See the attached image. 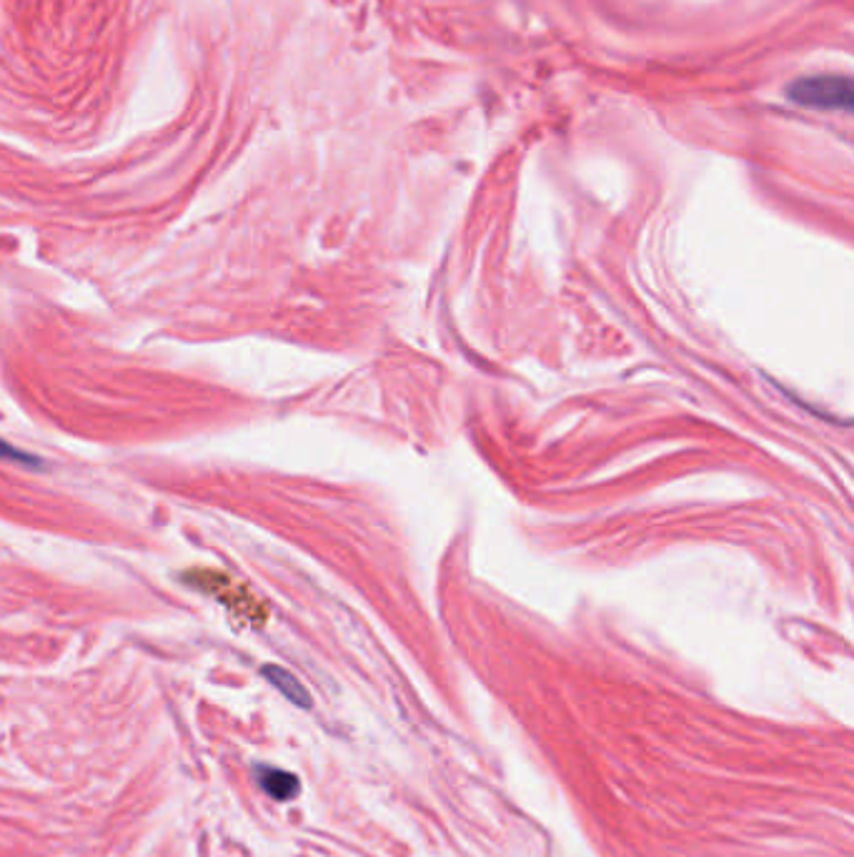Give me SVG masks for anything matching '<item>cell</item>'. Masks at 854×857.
<instances>
[{
    "label": "cell",
    "instance_id": "1",
    "mask_svg": "<svg viewBox=\"0 0 854 857\" xmlns=\"http://www.w3.org/2000/svg\"><path fill=\"white\" fill-rule=\"evenodd\" d=\"M790 98L794 103L807 108H852V81L847 76H815L802 78L790 88Z\"/></svg>",
    "mask_w": 854,
    "mask_h": 857
},
{
    "label": "cell",
    "instance_id": "2",
    "mask_svg": "<svg viewBox=\"0 0 854 857\" xmlns=\"http://www.w3.org/2000/svg\"><path fill=\"white\" fill-rule=\"evenodd\" d=\"M256 778H259V785H261L263 793L271 795L273 800H281V803L294 800V797L298 795V789H301L296 775H292V772H286V770H279V768H269V764H263V768L259 764V768H256Z\"/></svg>",
    "mask_w": 854,
    "mask_h": 857
},
{
    "label": "cell",
    "instance_id": "3",
    "mask_svg": "<svg viewBox=\"0 0 854 857\" xmlns=\"http://www.w3.org/2000/svg\"><path fill=\"white\" fill-rule=\"evenodd\" d=\"M261 672H263V677H267L271 685L286 697L288 702L306 707V710H309L311 697H309V693H306V687L301 685V682L292 675V672L284 670V668H276V664H267V668H263Z\"/></svg>",
    "mask_w": 854,
    "mask_h": 857
},
{
    "label": "cell",
    "instance_id": "4",
    "mask_svg": "<svg viewBox=\"0 0 854 857\" xmlns=\"http://www.w3.org/2000/svg\"><path fill=\"white\" fill-rule=\"evenodd\" d=\"M0 460L18 462V464H33V467H36V464H38L36 456H28L26 452H21V449H15L13 444L3 442V439H0Z\"/></svg>",
    "mask_w": 854,
    "mask_h": 857
}]
</instances>
